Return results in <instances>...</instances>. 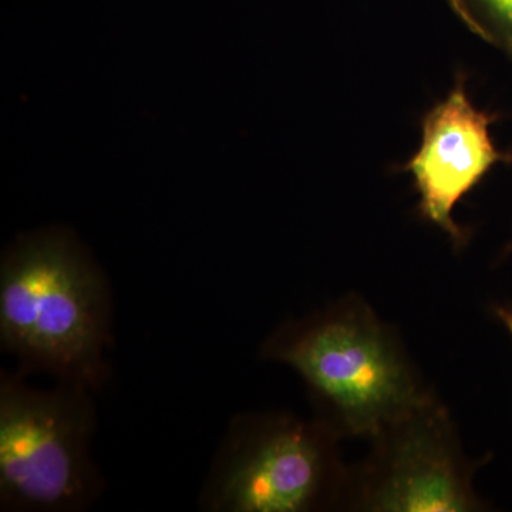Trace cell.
Wrapping results in <instances>:
<instances>
[{
	"mask_svg": "<svg viewBox=\"0 0 512 512\" xmlns=\"http://www.w3.org/2000/svg\"><path fill=\"white\" fill-rule=\"evenodd\" d=\"M498 318L501 319V322L504 323L505 328L510 330L512 335V311L510 309L498 308L497 311Z\"/></svg>",
	"mask_w": 512,
	"mask_h": 512,
	"instance_id": "cell-8",
	"label": "cell"
},
{
	"mask_svg": "<svg viewBox=\"0 0 512 512\" xmlns=\"http://www.w3.org/2000/svg\"><path fill=\"white\" fill-rule=\"evenodd\" d=\"M498 114L478 110L467 92L466 73H457L446 99L421 119V146L397 170L412 175L424 220L446 232L456 245L467 232L454 220L458 202L498 164H512V153L498 150L490 134Z\"/></svg>",
	"mask_w": 512,
	"mask_h": 512,
	"instance_id": "cell-6",
	"label": "cell"
},
{
	"mask_svg": "<svg viewBox=\"0 0 512 512\" xmlns=\"http://www.w3.org/2000/svg\"><path fill=\"white\" fill-rule=\"evenodd\" d=\"M512 251V241H511V244H510V247H508V252Z\"/></svg>",
	"mask_w": 512,
	"mask_h": 512,
	"instance_id": "cell-9",
	"label": "cell"
},
{
	"mask_svg": "<svg viewBox=\"0 0 512 512\" xmlns=\"http://www.w3.org/2000/svg\"><path fill=\"white\" fill-rule=\"evenodd\" d=\"M109 285L74 235L43 229L19 238L0 265V342L32 369L93 392L109 375Z\"/></svg>",
	"mask_w": 512,
	"mask_h": 512,
	"instance_id": "cell-1",
	"label": "cell"
},
{
	"mask_svg": "<svg viewBox=\"0 0 512 512\" xmlns=\"http://www.w3.org/2000/svg\"><path fill=\"white\" fill-rule=\"evenodd\" d=\"M473 35L501 50L512 62V0H446Z\"/></svg>",
	"mask_w": 512,
	"mask_h": 512,
	"instance_id": "cell-7",
	"label": "cell"
},
{
	"mask_svg": "<svg viewBox=\"0 0 512 512\" xmlns=\"http://www.w3.org/2000/svg\"><path fill=\"white\" fill-rule=\"evenodd\" d=\"M336 440L319 419L281 413L235 417L202 488L201 510L306 512L328 507L345 485Z\"/></svg>",
	"mask_w": 512,
	"mask_h": 512,
	"instance_id": "cell-4",
	"label": "cell"
},
{
	"mask_svg": "<svg viewBox=\"0 0 512 512\" xmlns=\"http://www.w3.org/2000/svg\"><path fill=\"white\" fill-rule=\"evenodd\" d=\"M375 439L379 448L363 484V505L369 510L454 512L477 507L450 419L431 396Z\"/></svg>",
	"mask_w": 512,
	"mask_h": 512,
	"instance_id": "cell-5",
	"label": "cell"
},
{
	"mask_svg": "<svg viewBox=\"0 0 512 512\" xmlns=\"http://www.w3.org/2000/svg\"><path fill=\"white\" fill-rule=\"evenodd\" d=\"M262 352L303 377L323 414L319 420L338 437L375 439L430 397L392 333L360 302L282 326Z\"/></svg>",
	"mask_w": 512,
	"mask_h": 512,
	"instance_id": "cell-2",
	"label": "cell"
},
{
	"mask_svg": "<svg viewBox=\"0 0 512 512\" xmlns=\"http://www.w3.org/2000/svg\"><path fill=\"white\" fill-rule=\"evenodd\" d=\"M93 390L62 382L50 390L0 377V510L84 511L100 494L92 456Z\"/></svg>",
	"mask_w": 512,
	"mask_h": 512,
	"instance_id": "cell-3",
	"label": "cell"
}]
</instances>
